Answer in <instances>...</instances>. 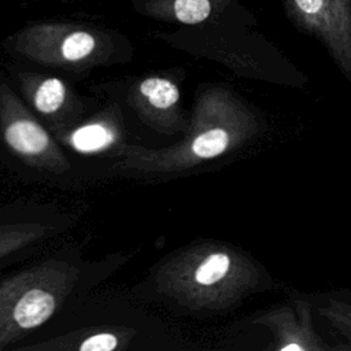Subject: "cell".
Returning a JSON list of instances; mask_svg holds the SVG:
<instances>
[{
    "mask_svg": "<svg viewBox=\"0 0 351 351\" xmlns=\"http://www.w3.org/2000/svg\"><path fill=\"white\" fill-rule=\"evenodd\" d=\"M119 339L108 332H100L93 333L90 336H86L77 348L80 351H112L118 347Z\"/></svg>",
    "mask_w": 351,
    "mask_h": 351,
    "instance_id": "10",
    "label": "cell"
},
{
    "mask_svg": "<svg viewBox=\"0 0 351 351\" xmlns=\"http://www.w3.org/2000/svg\"><path fill=\"white\" fill-rule=\"evenodd\" d=\"M143 15L182 25H200L228 11L237 0H130Z\"/></svg>",
    "mask_w": 351,
    "mask_h": 351,
    "instance_id": "5",
    "label": "cell"
},
{
    "mask_svg": "<svg viewBox=\"0 0 351 351\" xmlns=\"http://www.w3.org/2000/svg\"><path fill=\"white\" fill-rule=\"evenodd\" d=\"M230 266V259L226 254L214 252L207 255L199 262L192 271V281L200 287H208L217 284L225 277Z\"/></svg>",
    "mask_w": 351,
    "mask_h": 351,
    "instance_id": "9",
    "label": "cell"
},
{
    "mask_svg": "<svg viewBox=\"0 0 351 351\" xmlns=\"http://www.w3.org/2000/svg\"><path fill=\"white\" fill-rule=\"evenodd\" d=\"M10 41L16 52L36 62L80 66L101 56L111 37L103 30L71 23H34Z\"/></svg>",
    "mask_w": 351,
    "mask_h": 351,
    "instance_id": "1",
    "label": "cell"
},
{
    "mask_svg": "<svg viewBox=\"0 0 351 351\" xmlns=\"http://www.w3.org/2000/svg\"><path fill=\"white\" fill-rule=\"evenodd\" d=\"M117 137V129L111 122L92 121L70 132L66 140L77 152L96 154L111 147Z\"/></svg>",
    "mask_w": 351,
    "mask_h": 351,
    "instance_id": "6",
    "label": "cell"
},
{
    "mask_svg": "<svg viewBox=\"0 0 351 351\" xmlns=\"http://www.w3.org/2000/svg\"><path fill=\"white\" fill-rule=\"evenodd\" d=\"M287 16L299 27L351 48V0H281Z\"/></svg>",
    "mask_w": 351,
    "mask_h": 351,
    "instance_id": "3",
    "label": "cell"
},
{
    "mask_svg": "<svg viewBox=\"0 0 351 351\" xmlns=\"http://www.w3.org/2000/svg\"><path fill=\"white\" fill-rule=\"evenodd\" d=\"M16 103L14 111L3 117L1 130L5 144L15 154L33 162H63L47 130Z\"/></svg>",
    "mask_w": 351,
    "mask_h": 351,
    "instance_id": "4",
    "label": "cell"
},
{
    "mask_svg": "<svg viewBox=\"0 0 351 351\" xmlns=\"http://www.w3.org/2000/svg\"><path fill=\"white\" fill-rule=\"evenodd\" d=\"M138 95L144 101L155 110H169L180 100L178 86L165 77H147L137 86Z\"/></svg>",
    "mask_w": 351,
    "mask_h": 351,
    "instance_id": "7",
    "label": "cell"
},
{
    "mask_svg": "<svg viewBox=\"0 0 351 351\" xmlns=\"http://www.w3.org/2000/svg\"><path fill=\"white\" fill-rule=\"evenodd\" d=\"M49 274L38 270L14 278L0 288V335L8 339L16 330H30L48 321L59 303L60 287L49 285Z\"/></svg>",
    "mask_w": 351,
    "mask_h": 351,
    "instance_id": "2",
    "label": "cell"
},
{
    "mask_svg": "<svg viewBox=\"0 0 351 351\" xmlns=\"http://www.w3.org/2000/svg\"><path fill=\"white\" fill-rule=\"evenodd\" d=\"M66 95L67 89L62 80L56 77H47L36 84L32 101L37 111L49 115L60 110L66 101Z\"/></svg>",
    "mask_w": 351,
    "mask_h": 351,
    "instance_id": "8",
    "label": "cell"
},
{
    "mask_svg": "<svg viewBox=\"0 0 351 351\" xmlns=\"http://www.w3.org/2000/svg\"><path fill=\"white\" fill-rule=\"evenodd\" d=\"M281 350H282V351H289V350H298V351H300V350H302V347H300V346H298V344H289V346L282 347Z\"/></svg>",
    "mask_w": 351,
    "mask_h": 351,
    "instance_id": "11",
    "label": "cell"
}]
</instances>
